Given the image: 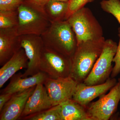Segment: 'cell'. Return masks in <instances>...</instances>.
<instances>
[{
	"label": "cell",
	"instance_id": "obj_1",
	"mask_svg": "<svg viewBox=\"0 0 120 120\" xmlns=\"http://www.w3.org/2000/svg\"><path fill=\"white\" fill-rule=\"evenodd\" d=\"M105 40L104 37L78 44L71 57L70 76L77 83H83L101 55Z\"/></svg>",
	"mask_w": 120,
	"mask_h": 120
},
{
	"label": "cell",
	"instance_id": "obj_2",
	"mask_svg": "<svg viewBox=\"0 0 120 120\" xmlns=\"http://www.w3.org/2000/svg\"><path fill=\"white\" fill-rule=\"evenodd\" d=\"M18 22L15 27L18 36L24 35L43 34L52 23L45 8L32 3L30 0L19 7Z\"/></svg>",
	"mask_w": 120,
	"mask_h": 120
},
{
	"label": "cell",
	"instance_id": "obj_3",
	"mask_svg": "<svg viewBox=\"0 0 120 120\" xmlns=\"http://www.w3.org/2000/svg\"><path fill=\"white\" fill-rule=\"evenodd\" d=\"M41 37L45 46L71 58L77 47L75 35L67 20L52 22Z\"/></svg>",
	"mask_w": 120,
	"mask_h": 120
},
{
	"label": "cell",
	"instance_id": "obj_4",
	"mask_svg": "<svg viewBox=\"0 0 120 120\" xmlns=\"http://www.w3.org/2000/svg\"><path fill=\"white\" fill-rule=\"evenodd\" d=\"M75 32L78 44L103 37L101 25L88 8H82L67 19Z\"/></svg>",
	"mask_w": 120,
	"mask_h": 120
},
{
	"label": "cell",
	"instance_id": "obj_5",
	"mask_svg": "<svg viewBox=\"0 0 120 120\" xmlns=\"http://www.w3.org/2000/svg\"><path fill=\"white\" fill-rule=\"evenodd\" d=\"M117 44L111 39L105 41L102 52L83 83L93 86L105 83L109 78L112 71V63L116 55Z\"/></svg>",
	"mask_w": 120,
	"mask_h": 120
},
{
	"label": "cell",
	"instance_id": "obj_6",
	"mask_svg": "<svg viewBox=\"0 0 120 120\" xmlns=\"http://www.w3.org/2000/svg\"><path fill=\"white\" fill-rule=\"evenodd\" d=\"M39 71L53 79L70 76L71 58L45 46L39 65Z\"/></svg>",
	"mask_w": 120,
	"mask_h": 120
},
{
	"label": "cell",
	"instance_id": "obj_7",
	"mask_svg": "<svg viewBox=\"0 0 120 120\" xmlns=\"http://www.w3.org/2000/svg\"><path fill=\"white\" fill-rule=\"evenodd\" d=\"M120 101V83L118 82L107 94L101 95L98 101L87 106L90 120H109L116 111Z\"/></svg>",
	"mask_w": 120,
	"mask_h": 120
},
{
	"label": "cell",
	"instance_id": "obj_8",
	"mask_svg": "<svg viewBox=\"0 0 120 120\" xmlns=\"http://www.w3.org/2000/svg\"><path fill=\"white\" fill-rule=\"evenodd\" d=\"M20 45L28 59V67L22 77L31 76L39 72V65L45 47L40 35L28 34L19 36Z\"/></svg>",
	"mask_w": 120,
	"mask_h": 120
},
{
	"label": "cell",
	"instance_id": "obj_9",
	"mask_svg": "<svg viewBox=\"0 0 120 120\" xmlns=\"http://www.w3.org/2000/svg\"><path fill=\"white\" fill-rule=\"evenodd\" d=\"M77 83L70 76L56 79L48 78L44 84L53 106L72 99Z\"/></svg>",
	"mask_w": 120,
	"mask_h": 120
},
{
	"label": "cell",
	"instance_id": "obj_10",
	"mask_svg": "<svg viewBox=\"0 0 120 120\" xmlns=\"http://www.w3.org/2000/svg\"><path fill=\"white\" fill-rule=\"evenodd\" d=\"M117 82L115 78L110 77L104 83L98 85L87 86L83 83H78L72 99L82 105L86 106L92 100L105 94Z\"/></svg>",
	"mask_w": 120,
	"mask_h": 120
},
{
	"label": "cell",
	"instance_id": "obj_11",
	"mask_svg": "<svg viewBox=\"0 0 120 120\" xmlns=\"http://www.w3.org/2000/svg\"><path fill=\"white\" fill-rule=\"evenodd\" d=\"M36 86L13 94L0 112V120H19L23 112L27 101Z\"/></svg>",
	"mask_w": 120,
	"mask_h": 120
},
{
	"label": "cell",
	"instance_id": "obj_12",
	"mask_svg": "<svg viewBox=\"0 0 120 120\" xmlns=\"http://www.w3.org/2000/svg\"><path fill=\"white\" fill-rule=\"evenodd\" d=\"M52 102L43 84L36 86L33 93L30 96L20 117L36 113L52 107Z\"/></svg>",
	"mask_w": 120,
	"mask_h": 120
},
{
	"label": "cell",
	"instance_id": "obj_13",
	"mask_svg": "<svg viewBox=\"0 0 120 120\" xmlns=\"http://www.w3.org/2000/svg\"><path fill=\"white\" fill-rule=\"evenodd\" d=\"M22 48L15 28L0 29V65L3 66Z\"/></svg>",
	"mask_w": 120,
	"mask_h": 120
},
{
	"label": "cell",
	"instance_id": "obj_14",
	"mask_svg": "<svg viewBox=\"0 0 120 120\" xmlns=\"http://www.w3.org/2000/svg\"><path fill=\"white\" fill-rule=\"evenodd\" d=\"M21 73L15 74L11 77L10 82L1 91V94H13L23 91L37 86L44 84L48 76L45 73L39 71L38 73L29 77L22 78Z\"/></svg>",
	"mask_w": 120,
	"mask_h": 120
},
{
	"label": "cell",
	"instance_id": "obj_15",
	"mask_svg": "<svg viewBox=\"0 0 120 120\" xmlns=\"http://www.w3.org/2000/svg\"><path fill=\"white\" fill-rule=\"evenodd\" d=\"M28 59L23 49L21 48L0 69V88L20 69L28 67Z\"/></svg>",
	"mask_w": 120,
	"mask_h": 120
},
{
	"label": "cell",
	"instance_id": "obj_16",
	"mask_svg": "<svg viewBox=\"0 0 120 120\" xmlns=\"http://www.w3.org/2000/svg\"><path fill=\"white\" fill-rule=\"evenodd\" d=\"M61 120H90L84 106L73 100L69 99L59 105Z\"/></svg>",
	"mask_w": 120,
	"mask_h": 120
},
{
	"label": "cell",
	"instance_id": "obj_17",
	"mask_svg": "<svg viewBox=\"0 0 120 120\" xmlns=\"http://www.w3.org/2000/svg\"><path fill=\"white\" fill-rule=\"evenodd\" d=\"M68 2L50 0L45 7L51 22L66 20Z\"/></svg>",
	"mask_w": 120,
	"mask_h": 120
},
{
	"label": "cell",
	"instance_id": "obj_18",
	"mask_svg": "<svg viewBox=\"0 0 120 120\" xmlns=\"http://www.w3.org/2000/svg\"><path fill=\"white\" fill-rule=\"evenodd\" d=\"M24 120H61L59 105L20 118Z\"/></svg>",
	"mask_w": 120,
	"mask_h": 120
},
{
	"label": "cell",
	"instance_id": "obj_19",
	"mask_svg": "<svg viewBox=\"0 0 120 120\" xmlns=\"http://www.w3.org/2000/svg\"><path fill=\"white\" fill-rule=\"evenodd\" d=\"M18 22V11H0V29L15 28Z\"/></svg>",
	"mask_w": 120,
	"mask_h": 120
},
{
	"label": "cell",
	"instance_id": "obj_20",
	"mask_svg": "<svg viewBox=\"0 0 120 120\" xmlns=\"http://www.w3.org/2000/svg\"><path fill=\"white\" fill-rule=\"evenodd\" d=\"M100 4L103 11L112 15L120 24V0H102Z\"/></svg>",
	"mask_w": 120,
	"mask_h": 120
},
{
	"label": "cell",
	"instance_id": "obj_21",
	"mask_svg": "<svg viewBox=\"0 0 120 120\" xmlns=\"http://www.w3.org/2000/svg\"><path fill=\"white\" fill-rule=\"evenodd\" d=\"M94 0H70L68 2V10L66 20L76 11L83 8L86 4Z\"/></svg>",
	"mask_w": 120,
	"mask_h": 120
},
{
	"label": "cell",
	"instance_id": "obj_22",
	"mask_svg": "<svg viewBox=\"0 0 120 120\" xmlns=\"http://www.w3.org/2000/svg\"><path fill=\"white\" fill-rule=\"evenodd\" d=\"M24 0H0V11H16Z\"/></svg>",
	"mask_w": 120,
	"mask_h": 120
},
{
	"label": "cell",
	"instance_id": "obj_23",
	"mask_svg": "<svg viewBox=\"0 0 120 120\" xmlns=\"http://www.w3.org/2000/svg\"><path fill=\"white\" fill-rule=\"evenodd\" d=\"M118 31L120 40L116 55L113 60V62L115 63V65L111 74V77L112 78H115L120 73V27L118 28Z\"/></svg>",
	"mask_w": 120,
	"mask_h": 120
},
{
	"label": "cell",
	"instance_id": "obj_24",
	"mask_svg": "<svg viewBox=\"0 0 120 120\" xmlns=\"http://www.w3.org/2000/svg\"><path fill=\"white\" fill-rule=\"evenodd\" d=\"M13 94L9 93L1 94L0 95V112L5 104L10 100Z\"/></svg>",
	"mask_w": 120,
	"mask_h": 120
},
{
	"label": "cell",
	"instance_id": "obj_25",
	"mask_svg": "<svg viewBox=\"0 0 120 120\" xmlns=\"http://www.w3.org/2000/svg\"><path fill=\"white\" fill-rule=\"evenodd\" d=\"M32 3L42 8H45V6L49 1L50 0H30Z\"/></svg>",
	"mask_w": 120,
	"mask_h": 120
},
{
	"label": "cell",
	"instance_id": "obj_26",
	"mask_svg": "<svg viewBox=\"0 0 120 120\" xmlns=\"http://www.w3.org/2000/svg\"><path fill=\"white\" fill-rule=\"evenodd\" d=\"M54 0L58 1L61 2H68L70 0Z\"/></svg>",
	"mask_w": 120,
	"mask_h": 120
},
{
	"label": "cell",
	"instance_id": "obj_27",
	"mask_svg": "<svg viewBox=\"0 0 120 120\" xmlns=\"http://www.w3.org/2000/svg\"><path fill=\"white\" fill-rule=\"evenodd\" d=\"M118 82L120 83V78H119L118 79Z\"/></svg>",
	"mask_w": 120,
	"mask_h": 120
},
{
	"label": "cell",
	"instance_id": "obj_28",
	"mask_svg": "<svg viewBox=\"0 0 120 120\" xmlns=\"http://www.w3.org/2000/svg\"><path fill=\"white\" fill-rule=\"evenodd\" d=\"M118 119H119V120H120V117H119V118H118Z\"/></svg>",
	"mask_w": 120,
	"mask_h": 120
}]
</instances>
